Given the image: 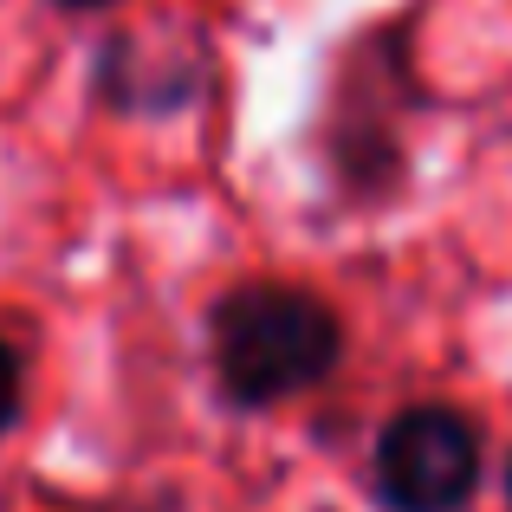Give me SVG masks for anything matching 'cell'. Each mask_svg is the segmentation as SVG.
<instances>
[{
    "instance_id": "1",
    "label": "cell",
    "mask_w": 512,
    "mask_h": 512,
    "mask_svg": "<svg viewBox=\"0 0 512 512\" xmlns=\"http://www.w3.org/2000/svg\"><path fill=\"white\" fill-rule=\"evenodd\" d=\"M208 363L234 409L312 396L344 363V318L292 279H240L208 305Z\"/></svg>"
},
{
    "instance_id": "2",
    "label": "cell",
    "mask_w": 512,
    "mask_h": 512,
    "mask_svg": "<svg viewBox=\"0 0 512 512\" xmlns=\"http://www.w3.org/2000/svg\"><path fill=\"white\" fill-rule=\"evenodd\" d=\"M487 441L454 402H409L383 422L370 454V487L389 512H467L480 493Z\"/></svg>"
},
{
    "instance_id": "3",
    "label": "cell",
    "mask_w": 512,
    "mask_h": 512,
    "mask_svg": "<svg viewBox=\"0 0 512 512\" xmlns=\"http://www.w3.org/2000/svg\"><path fill=\"white\" fill-rule=\"evenodd\" d=\"M402 104H409V72L396 52L350 46L338 91H331L325 117V169L350 201H389L409 175V150H402Z\"/></svg>"
},
{
    "instance_id": "4",
    "label": "cell",
    "mask_w": 512,
    "mask_h": 512,
    "mask_svg": "<svg viewBox=\"0 0 512 512\" xmlns=\"http://www.w3.org/2000/svg\"><path fill=\"white\" fill-rule=\"evenodd\" d=\"M201 59H208V52H195V46L163 52L137 33H117V39H104V52H98V98L124 117H175V111H188L195 91H201V72H208Z\"/></svg>"
},
{
    "instance_id": "5",
    "label": "cell",
    "mask_w": 512,
    "mask_h": 512,
    "mask_svg": "<svg viewBox=\"0 0 512 512\" xmlns=\"http://www.w3.org/2000/svg\"><path fill=\"white\" fill-rule=\"evenodd\" d=\"M20 415H26V357L0 338V435H13Z\"/></svg>"
},
{
    "instance_id": "6",
    "label": "cell",
    "mask_w": 512,
    "mask_h": 512,
    "mask_svg": "<svg viewBox=\"0 0 512 512\" xmlns=\"http://www.w3.org/2000/svg\"><path fill=\"white\" fill-rule=\"evenodd\" d=\"M59 13H98V7H117V0H52Z\"/></svg>"
},
{
    "instance_id": "7",
    "label": "cell",
    "mask_w": 512,
    "mask_h": 512,
    "mask_svg": "<svg viewBox=\"0 0 512 512\" xmlns=\"http://www.w3.org/2000/svg\"><path fill=\"white\" fill-rule=\"evenodd\" d=\"M506 506H512V467H506Z\"/></svg>"
}]
</instances>
